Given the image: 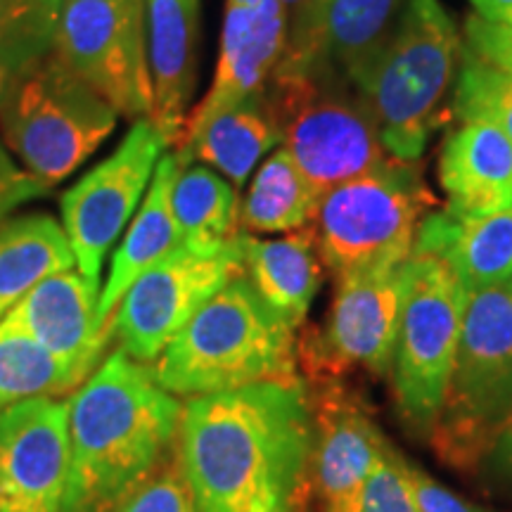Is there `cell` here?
<instances>
[{
	"label": "cell",
	"instance_id": "obj_1",
	"mask_svg": "<svg viewBox=\"0 0 512 512\" xmlns=\"http://www.w3.org/2000/svg\"><path fill=\"white\" fill-rule=\"evenodd\" d=\"M174 456L197 512H297L313 456L309 396L299 380L195 396Z\"/></svg>",
	"mask_w": 512,
	"mask_h": 512
},
{
	"label": "cell",
	"instance_id": "obj_2",
	"mask_svg": "<svg viewBox=\"0 0 512 512\" xmlns=\"http://www.w3.org/2000/svg\"><path fill=\"white\" fill-rule=\"evenodd\" d=\"M183 403L117 349L69 401L62 512H112L174 446Z\"/></svg>",
	"mask_w": 512,
	"mask_h": 512
},
{
	"label": "cell",
	"instance_id": "obj_3",
	"mask_svg": "<svg viewBox=\"0 0 512 512\" xmlns=\"http://www.w3.org/2000/svg\"><path fill=\"white\" fill-rule=\"evenodd\" d=\"M283 318L238 275L209 297L150 366L174 396H207L297 380V342Z\"/></svg>",
	"mask_w": 512,
	"mask_h": 512
},
{
	"label": "cell",
	"instance_id": "obj_4",
	"mask_svg": "<svg viewBox=\"0 0 512 512\" xmlns=\"http://www.w3.org/2000/svg\"><path fill=\"white\" fill-rule=\"evenodd\" d=\"M460 36L439 0H408L354 88L373 114L384 150L399 162H418L456 83Z\"/></svg>",
	"mask_w": 512,
	"mask_h": 512
},
{
	"label": "cell",
	"instance_id": "obj_5",
	"mask_svg": "<svg viewBox=\"0 0 512 512\" xmlns=\"http://www.w3.org/2000/svg\"><path fill=\"white\" fill-rule=\"evenodd\" d=\"M347 88L328 74L275 72L259 100L318 197L387 162L373 114Z\"/></svg>",
	"mask_w": 512,
	"mask_h": 512
},
{
	"label": "cell",
	"instance_id": "obj_6",
	"mask_svg": "<svg viewBox=\"0 0 512 512\" xmlns=\"http://www.w3.org/2000/svg\"><path fill=\"white\" fill-rule=\"evenodd\" d=\"M432 204L413 162L394 157L366 176L335 185L320 195L313 219L325 268L342 280L403 266Z\"/></svg>",
	"mask_w": 512,
	"mask_h": 512
},
{
	"label": "cell",
	"instance_id": "obj_7",
	"mask_svg": "<svg viewBox=\"0 0 512 512\" xmlns=\"http://www.w3.org/2000/svg\"><path fill=\"white\" fill-rule=\"evenodd\" d=\"M117 110L53 50L17 74L0 107V133L29 174L55 185L112 136Z\"/></svg>",
	"mask_w": 512,
	"mask_h": 512
},
{
	"label": "cell",
	"instance_id": "obj_8",
	"mask_svg": "<svg viewBox=\"0 0 512 512\" xmlns=\"http://www.w3.org/2000/svg\"><path fill=\"white\" fill-rule=\"evenodd\" d=\"M512 411V280L467 292L456 366L434 422V441L453 463L496 439Z\"/></svg>",
	"mask_w": 512,
	"mask_h": 512
},
{
	"label": "cell",
	"instance_id": "obj_9",
	"mask_svg": "<svg viewBox=\"0 0 512 512\" xmlns=\"http://www.w3.org/2000/svg\"><path fill=\"white\" fill-rule=\"evenodd\" d=\"M465 299V285L444 259L413 249L389 373L401 413L418 430H432L444 408Z\"/></svg>",
	"mask_w": 512,
	"mask_h": 512
},
{
	"label": "cell",
	"instance_id": "obj_10",
	"mask_svg": "<svg viewBox=\"0 0 512 512\" xmlns=\"http://www.w3.org/2000/svg\"><path fill=\"white\" fill-rule=\"evenodd\" d=\"M53 53L117 114L150 117L145 0H62Z\"/></svg>",
	"mask_w": 512,
	"mask_h": 512
},
{
	"label": "cell",
	"instance_id": "obj_11",
	"mask_svg": "<svg viewBox=\"0 0 512 512\" xmlns=\"http://www.w3.org/2000/svg\"><path fill=\"white\" fill-rule=\"evenodd\" d=\"M238 275H245L240 235L216 256L176 249L128 287L110 318L112 339L133 361L152 366L197 309Z\"/></svg>",
	"mask_w": 512,
	"mask_h": 512
},
{
	"label": "cell",
	"instance_id": "obj_12",
	"mask_svg": "<svg viewBox=\"0 0 512 512\" xmlns=\"http://www.w3.org/2000/svg\"><path fill=\"white\" fill-rule=\"evenodd\" d=\"M166 140L150 117L138 119L105 162L88 171L60 200L62 228L76 266L95 285L105 256L143 200Z\"/></svg>",
	"mask_w": 512,
	"mask_h": 512
},
{
	"label": "cell",
	"instance_id": "obj_13",
	"mask_svg": "<svg viewBox=\"0 0 512 512\" xmlns=\"http://www.w3.org/2000/svg\"><path fill=\"white\" fill-rule=\"evenodd\" d=\"M403 290L406 264L335 280L325 330L313 332L297 354L316 373L342 375L354 368L373 375L389 373Z\"/></svg>",
	"mask_w": 512,
	"mask_h": 512
},
{
	"label": "cell",
	"instance_id": "obj_14",
	"mask_svg": "<svg viewBox=\"0 0 512 512\" xmlns=\"http://www.w3.org/2000/svg\"><path fill=\"white\" fill-rule=\"evenodd\" d=\"M69 401H22L0 413V512H62Z\"/></svg>",
	"mask_w": 512,
	"mask_h": 512
},
{
	"label": "cell",
	"instance_id": "obj_15",
	"mask_svg": "<svg viewBox=\"0 0 512 512\" xmlns=\"http://www.w3.org/2000/svg\"><path fill=\"white\" fill-rule=\"evenodd\" d=\"M98 287L74 268L53 273L31 287L0 325L36 339L62 363L79 389L112 339V330L102 328L98 320Z\"/></svg>",
	"mask_w": 512,
	"mask_h": 512
},
{
	"label": "cell",
	"instance_id": "obj_16",
	"mask_svg": "<svg viewBox=\"0 0 512 512\" xmlns=\"http://www.w3.org/2000/svg\"><path fill=\"white\" fill-rule=\"evenodd\" d=\"M408 0H318L297 41L287 43L275 72L328 74L354 88ZM356 91V88H354Z\"/></svg>",
	"mask_w": 512,
	"mask_h": 512
},
{
	"label": "cell",
	"instance_id": "obj_17",
	"mask_svg": "<svg viewBox=\"0 0 512 512\" xmlns=\"http://www.w3.org/2000/svg\"><path fill=\"white\" fill-rule=\"evenodd\" d=\"M287 17L280 0H226L221 53L209 93L185 119V126L226 110L259 102L283 60Z\"/></svg>",
	"mask_w": 512,
	"mask_h": 512
},
{
	"label": "cell",
	"instance_id": "obj_18",
	"mask_svg": "<svg viewBox=\"0 0 512 512\" xmlns=\"http://www.w3.org/2000/svg\"><path fill=\"white\" fill-rule=\"evenodd\" d=\"M392 446L368 413L342 392L323 399L313 415V477L323 512H351L358 494Z\"/></svg>",
	"mask_w": 512,
	"mask_h": 512
},
{
	"label": "cell",
	"instance_id": "obj_19",
	"mask_svg": "<svg viewBox=\"0 0 512 512\" xmlns=\"http://www.w3.org/2000/svg\"><path fill=\"white\" fill-rule=\"evenodd\" d=\"M147 60L152 74L150 121L178 147L197 79L200 0H145Z\"/></svg>",
	"mask_w": 512,
	"mask_h": 512
},
{
	"label": "cell",
	"instance_id": "obj_20",
	"mask_svg": "<svg viewBox=\"0 0 512 512\" xmlns=\"http://www.w3.org/2000/svg\"><path fill=\"white\" fill-rule=\"evenodd\" d=\"M446 211L458 219L489 216L512 204V143L491 124L465 121L439 157Z\"/></svg>",
	"mask_w": 512,
	"mask_h": 512
},
{
	"label": "cell",
	"instance_id": "obj_21",
	"mask_svg": "<svg viewBox=\"0 0 512 512\" xmlns=\"http://www.w3.org/2000/svg\"><path fill=\"white\" fill-rule=\"evenodd\" d=\"M240 247L245 275L256 294L292 330L302 328L325 268L313 226L275 240H261L240 230Z\"/></svg>",
	"mask_w": 512,
	"mask_h": 512
},
{
	"label": "cell",
	"instance_id": "obj_22",
	"mask_svg": "<svg viewBox=\"0 0 512 512\" xmlns=\"http://www.w3.org/2000/svg\"><path fill=\"white\" fill-rule=\"evenodd\" d=\"M437 254L456 271L467 292L512 280V204L489 216L458 219L448 211L420 223L415 247Z\"/></svg>",
	"mask_w": 512,
	"mask_h": 512
},
{
	"label": "cell",
	"instance_id": "obj_23",
	"mask_svg": "<svg viewBox=\"0 0 512 512\" xmlns=\"http://www.w3.org/2000/svg\"><path fill=\"white\" fill-rule=\"evenodd\" d=\"M178 171V155H164L157 162L155 178L147 190L136 219L112 256V271L98 302V320L102 328H110V318L121 297L152 266L181 249V235L171 211V185Z\"/></svg>",
	"mask_w": 512,
	"mask_h": 512
},
{
	"label": "cell",
	"instance_id": "obj_24",
	"mask_svg": "<svg viewBox=\"0 0 512 512\" xmlns=\"http://www.w3.org/2000/svg\"><path fill=\"white\" fill-rule=\"evenodd\" d=\"M280 143L278 128L259 102L219 110L185 126L176 155L181 164L204 162L219 169L233 185H245L256 164Z\"/></svg>",
	"mask_w": 512,
	"mask_h": 512
},
{
	"label": "cell",
	"instance_id": "obj_25",
	"mask_svg": "<svg viewBox=\"0 0 512 512\" xmlns=\"http://www.w3.org/2000/svg\"><path fill=\"white\" fill-rule=\"evenodd\" d=\"M171 211L181 245L195 256H216L240 235L238 192L226 178L195 162L181 164L171 185Z\"/></svg>",
	"mask_w": 512,
	"mask_h": 512
},
{
	"label": "cell",
	"instance_id": "obj_26",
	"mask_svg": "<svg viewBox=\"0 0 512 512\" xmlns=\"http://www.w3.org/2000/svg\"><path fill=\"white\" fill-rule=\"evenodd\" d=\"M74 264L67 233L50 214L0 221V320L31 287Z\"/></svg>",
	"mask_w": 512,
	"mask_h": 512
},
{
	"label": "cell",
	"instance_id": "obj_27",
	"mask_svg": "<svg viewBox=\"0 0 512 512\" xmlns=\"http://www.w3.org/2000/svg\"><path fill=\"white\" fill-rule=\"evenodd\" d=\"M316 190L311 188L292 157L280 147L256 171L245 200L240 204L242 233H294L313 226L318 211Z\"/></svg>",
	"mask_w": 512,
	"mask_h": 512
},
{
	"label": "cell",
	"instance_id": "obj_28",
	"mask_svg": "<svg viewBox=\"0 0 512 512\" xmlns=\"http://www.w3.org/2000/svg\"><path fill=\"white\" fill-rule=\"evenodd\" d=\"M76 384L62 363L36 339L0 325V413L22 401L74 392Z\"/></svg>",
	"mask_w": 512,
	"mask_h": 512
},
{
	"label": "cell",
	"instance_id": "obj_29",
	"mask_svg": "<svg viewBox=\"0 0 512 512\" xmlns=\"http://www.w3.org/2000/svg\"><path fill=\"white\" fill-rule=\"evenodd\" d=\"M453 114L491 124L512 143V72L463 46L453 93Z\"/></svg>",
	"mask_w": 512,
	"mask_h": 512
},
{
	"label": "cell",
	"instance_id": "obj_30",
	"mask_svg": "<svg viewBox=\"0 0 512 512\" xmlns=\"http://www.w3.org/2000/svg\"><path fill=\"white\" fill-rule=\"evenodd\" d=\"M62 0H0V60L12 72L53 50Z\"/></svg>",
	"mask_w": 512,
	"mask_h": 512
},
{
	"label": "cell",
	"instance_id": "obj_31",
	"mask_svg": "<svg viewBox=\"0 0 512 512\" xmlns=\"http://www.w3.org/2000/svg\"><path fill=\"white\" fill-rule=\"evenodd\" d=\"M112 512H197L176 456L162 460Z\"/></svg>",
	"mask_w": 512,
	"mask_h": 512
},
{
	"label": "cell",
	"instance_id": "obj_32",
	"mask_svg": "<svg viewBox=\"0 0 512 512\" xmlns=\"http://www.w3.org/2000/svg\"><path fill=\"white\" fill-rule=\"evenodd\" d=\"M351 512H420L406 475V460L389 451L358 494Z\"/></svg>",
	"mask_w": 512,
	"mask_h": 512
},
{
	"label": "cell",
	"instance_id": "obj_33",
	"mask_svg": "<svg viewBox=\"0 0 512 512\" xmlns=\"http://www.w3.org/2000/svg\"><path fill=\"white\" fill-rule=\"evenodd\" d=\"M48 192V185L34 174L17 169L8 152L0 145V221L8 219L10 211Z\"/></svg>",
	"mask_w": 512,
	"mask_h": 512
},
{
	"label": "cell",
	"instance_id": "obj_34",
	"mask_svg": "<svg viewBox=\"0 0 512 512\" xmlns=\"http://www.w3.org/2000/svg\"><path fill=\"white\" fill-rule=\"evenodd\" d=\"M406 475L408 484H411L415 505L420 512H484L477 505L463 501V498L453 494L451 489H446L444 484H439L437 479H432L427 472H422L420 467L406 463Z\"/></svg>",
	"mask_w": 512,
	"mask_h": 512
},
{
	"label": "cell",
	"instance_id": "obj_35",
	"mask_svg": "<svg viewBox=\"0 0 512 512\" xmlns=\"http://www.w3.org/2000/svg\"><path fill=\"white\" fill-rule=\"evenodd\" d=\"M465 36L467 48L512 72V29L491 24L482 17H470L467 19Z\"/></svg>",
	"mask_w": 512,
	"mask_h": 512
},
{
	"label": "cell",
	"instance_id": "obj_36",
	"mask_svg": "<svg viewBox=\"0 0 512 512\" xmlns=\"http://www.w3.org/2000/svg\"><path fill=\"white\" fill-rule=\"evenodd\" d=\"M280 5H283L287 17V43H292L304 34L318 0H280Z\"/></svg>",
	"mask_w": 512,
	"mask_h": 512
},
{
	"label": "cell",
	"instance_id": "obj_37",
	"mask_svg": "<svg viewBox=\"0 0 512 512\" xmlns=\"http://www.w3.org/2000/svg\"><path fill=\"white\" fill-rule=\"evenodd\" d=\"M491 460L501 475L512 479V411L496 434L494 446H491Z\"/></svg>",
	"mask_w": 512,
	"mask_h": 512
},
{
	"label": "cell",
	"instance_id": "obj_38",
	"mask_svg": "<svg viewBox=\"0 0 512 512\" xmlns=\"http://www.w3.org/2000/svg\"><path fill=\"white\" fill-rule=\"evenodd\" d=\"M470 3L477 10V17L512 29V0H470Z\"/></svg>",
	"mask_w": 512,
	"mask_h": 512
},
{
	"label": "cell",
	"instance_id": "obj_39",
	"mask_svg": "<svg viewBox=\"0 0 512 512\" xmlns=\"http://www.w3.org/2000/svg\"><path fill=\"white\" fill-rule=\"evenodd\" d=\"M15 79H17V72H12L8 64L0 60V107H3V102L8 100Z\"/></svg>",
	"mask_w": 512,
	"mask_h": 512
}]
</instances>
